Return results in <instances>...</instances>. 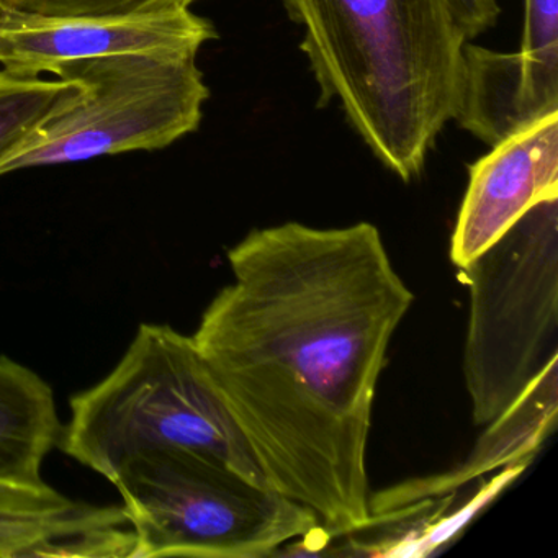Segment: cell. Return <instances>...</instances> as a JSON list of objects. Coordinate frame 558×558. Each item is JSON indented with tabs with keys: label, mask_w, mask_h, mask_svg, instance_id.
Masks as SVG:
<instances>
[{
	"label": "cell",
	"mask_w": 558,
	"mask_h": 558,
	"mask_svg": "<svg viewBox=\"0 0 558 558\" xmlns=\"http://www.w3.org/2000/svg\"><path fill=\"white\" fill-rule=\"evenodd\" d=\"M192 335L274 492L326 535L374 524L368 434L391 336L414 302L375 225L253 230Z\"/></svg>",
	"instance_id": "obj_1"
},
{
	"label": "cell",
	"mask_w": 558,
	"mask_h": 558,
	"mask_svg": "<svg viewBox=\"0 0 558 558\" xmlns=\"http://www.w3.org/2000/svg\"><path fill=\"white\" fill-rule=\"evenodd\" d=\"M319 87L375 158L403 179L423 172L452 120L466 38L449 0H280Z\"/></svg>",
	"instance_id": "obj_2"
},
{
	"label": "cell",
	"mask_w": 558,
	"mask_h": 558,
	"mask_svg": "<svg viewBox=\"0 0 558 558\" xmlns=\"http://www.w3.org/2000/svg\"><path fill=\"white\" fill-rule=\"evenodd\" d=\"M60 447L112 480L123 463L156 450H187L272 489L192 336L143 323L119 364L71 398Z\"/></svg>",
	"instance_id": "obj_3"
},
{
	"label": "cell",
	"mask_w": 558,
	"mask_h": 558,
	"mask_svg": "<svg viewBox=\"0 0 558 558\" xmlns=\"http://www.w3.org/2000/svg\"><path fill=\"white\" fill-rule=\"evenodd\" d=\"M110 483L135 537L133 558H263L325 535L312 509L187 450L133 457Z\"/></svg>",
	"instance_id": "obj_4"
},
{
	"label": "cell",
	"mask_w": 558,
	"mask_h": 558,
	"mask_svg": "<svg viewBox=\"0 0 558 558\" xmlns=\"http://www.w3.org/2000/svg\"><path fill=\"white\" fill-rule=\"evenodd\" d=\"M470 289L463 374L475 424L505 413L558 359V197L460 267Z\"/></svg>",
	"instance_id": "obj_5"
},
{
	"label": "cell",
	"mask_w": 558,
	"mask_h": 558,
	"mask_svg": "<svg viewBox=\"0 0 558 558\" xmlns=\"http://www.w3.org/2000/svg\"><path fill=\"white\" fill-rule=\"evenodd\" d=\"M51 74L76 84L80 96L5 156L0 175L168 148L201 126L210 97L197 53L112 54Z\"/></svg>",
	"instance_id": "obj_6"
},
{
	"label": "cell",
	"mask_w": 558,
	"mask_h": 558,
	"mask_svg": "<svg viewBox=\"0 0 558 558\" xmlns=\"http://www.w3.org/2000/svg\"><path fill=\"white\" fill-rule=\"evenodd\" d=\"M217 28L191 9L130 15H40L0 8V66L28 76L135 53H197Z\"/></svg>",
	"instance_id": "obj_7"
},
{
	"label": "cell",
	"mask_w": 558,
	"mask_h": 558,
	"mask_svg": "<svg viewBox=\"0 0 558 558\" xmlns=\"http://www.w3.org/2000/svg\"><path fill=\"white\" fill-rule=\"evenodd\" d=\"M557 197L558 113H551L470 166L450 259L459 269L466 266L538 202Z\"/></svg>",
	"instance_id": "obj_8"
},
{
	"label": "cell",
	"mask_w": 558,
	"mask_h": 558,
	"mask_svg": "<svg viewBox=\"0 0 558 558\" xmlns=\"http://www.w3.org/2000/svg\"><path fill=\"white\" fill-rule=\"evenodd\" d=\"M557 413L558 359H554L515 398L514 403L489 423L462 465L427 478L408 480L371 495L372 525L417 502L450 495L463 483L492 470L531 463L538 447L554 430Z\"/></svg>",
	"instance_id": "obj_9"
},
{
	"label": "cell",
	"mask_w": 558,
	"mask_h": 558,
	"mask_svg": "<svg viewBox=\"0 0 558 558\" xmlns=\"http://www.w3.org/2000/svg\"><path fill=\"white\" fill-rule=\"evenodd\" d=\"M472 68L489 104L518 125L558 113V0H524L518 53L476 47Z\"/></svg>",
	"instance_id": "obj_10"
},
{
	"label": "cell",
	"mask_w": 558,
	"mask_h": 558,
	"mask_svg": "<svg viewBox=\"0 0 558 558\" xmlns=\"http://www.w3.org/2000/svg\"><path fill=\"white\" fill-rule=\"evenodd\" d=\"M63 423L53 388L27 365L0 355V483L45 486L44 463Z\"/></svg>",
	"instance_id": "obj_11"
},
{
	"label": "cell",
	"mask_w": 558,
	"mask_h": 558,
	"mask_svg": "<svg viewBox=\"0 0 558 558\" xmlns=\"http://www.w3.org/2000/svg\"><path fill=\"white\" fill-rule=\"evenodd\" d=\"M529 462L514 463V465L505 466L498 475L493 476L489 482L483 483L482 488L475 496L469 499L462 508L452 512H446L447 505L452 501L453 495L450 493L444 499L442 509L424 518L414 521L413 525L403 529V534L387 535L380 541L355 542L351 541L352 548H355L354 555H367V557H426L434 551L440 550L444 545L452 542L466 525L472 522L476 514L483 511L486 506L492 505L499 493L505 492L525 469Z\"/></svg>",
	"instance_id": "obj_12"
},
{
	"label": "cell",
	"mask_w": 558,
	"mask_h": 558,
	"mask_svg": "<svg viewBox=\"0 0 558 558\" xmlns=\"http://www.w3.org/2000/svg\"><path fill=\"white\" fill-rule=\"evenodd\" d=\"M70 81L0 70V161L80 96Z\"/></svg>",
	"instance_id": "obj_13"
},
{
	"label": "cell",
	"mask_w": 558,
	"mask_h": 558,
	"mask_svg": "<svg viewBox=\"0 0 558 558\" xmlns=\"http://www.w3.org/2000/svg\"><path fill=\"white\" fill-rule=\"evenodd\" d=\"M197 0H0V8L40 15H130L191 9Z\"/></svg>",
	"instance_id": "obj_14"
},
{
	"label": "cell",
	"mask_w": 558,
	"mask_h": 558,
	"mask_svg": "<svg viewBox=\"0 0 558 558\" xmlns=\"http://www.w3.org/2000/svg\"><path fill=\"white\" fill-rule=\"evenodd\" d=\"M73 499L61 495L53 486H21L0 483V509L2 511L53 512L74 505Z\"/></svg>",
	"instance_id": "obj_15"
},
{
	"label": "cell",
	"mask_w": 558,
	"mask_h": 558,
	"mask_svg": "<svg viewBox=\"0 0 558 558\" xmlns=\"http://www.w3.org/2000/svg\"><path fill=\"white\" fill-rule=\"evenodd\" d=\"M449 4L466 41L475 40L498 22L499 5L496 0H449Z\"/></svg>",
	"instance_id": "obj_16"
}]
</instances>
